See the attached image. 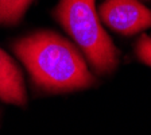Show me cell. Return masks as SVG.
<instances>
[{
  "instance_id": "obj_3",
  "label": "cell",
  "mask_w": 151,
  "mask_h": 135,
  "mask_svg": "<svg viewBox=\"0 0 151 135\" xmlns=\"http://www.w3.org/2000/svg\"><path fill=\"white\" fill-rule=\"evenodd\" d=\"M99 12L108 27L123 35H134L151 27V11L139 0H105Z\"/></svg>"
},
{
  "instance_id": "obj_6",
  "label": "cell",
  "mask_w": 151,
  "mask_h": 135,
  "mask_svg": "<svg viewBox=\"0 0 151 135\" xmlns=\"http://www.w3.org/2000/svg\"><path fill=\"white\" fill-rule=\"evenodd\" d=\"M135 50L139 60L146 65L151 66V38L147 35H142L136 43Z\"/></svg>"
},
{
  "instance_id": "obj_5",
  "label": "cell",
  "mask_w": 151,
  "mask_h": 135,
  "mask_svg": "<svg viewBox=\"0 0 151 135\" xmlns=\"http://www.w3.org/2000/svg\"><path fill=\"white\" fill-rule=\"evenodd\" d=\"M34 0H0V25L15 26Z\"/></svg>"
},
{
  "instance_id": "obj_4",
  "label": "cell",
  "mask_w": 151,
  "mask_h": 135,
  "mask_svg": "<svg viewBox=\"0 0 151 135\" xmlns=\"http://www.w3.org/2000/svg\"><path fill=\"white\" fill-rule=\"evenodd\" d=\"M0 99L4 103L26 105L27 92L20 69L15 61L0 47Z\"/></svg>"
},
{
  "instance_id": "obj_1",
  "label": "cell",
  "mask_w": 151,
  "mask_h": 135,
  "mask_svg": "<svg viewBox=\"0 0 151 135\" xmlns=\"http://www.w3.org/2000/svg\"><path fill=\"white\" fill-rule=\"evenodd\" d=\"M11 49L27 69L32 84L43 92L63 93L96 84L82 54L54 31L28 34L14 41Z\"/></svg>"
},
{
  "instance_id": "obj_2",
  "label": "cell",
  "mask_w": 151,
  "mask_h": 135,
  "mask_svg": "<svg viewBox=\"0 0 151 135\" xmlns=\"http://www.w3.org/2000/svg\"><path fill=\"white\" fill-rule=\"evenodd\" d=\"M96 0H60L53 15L80 46L96 73H112L117 65V49L100 25Z\"/></svg>"
}]
</instances>
